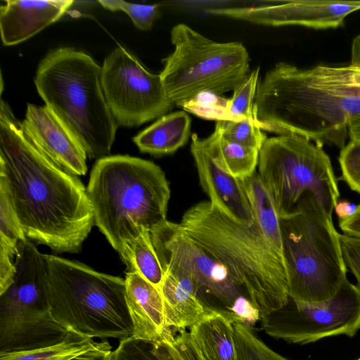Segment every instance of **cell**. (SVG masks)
<instances>
[{
  "label": "cell",
  "mask_w": 360,
  "mask_h": 360,
  "mask_svg": "<svg viewBox=\"0 0 360 360\" xmlns=\"http://www.w3.org/2000/svg\"><path fill=\"white\" fill-rule=\"evenodd\" d=\"M0 188L26 238L56 253H78L94 224L86 188L49 160L25 136L3 100L0 109Z\"/></svg>",
  "instance_id": "obj_1"
},
{
  "label": "cell",
  "mask_w": 360,
  "mask_h": 360,
  "mask_svg": "<svg viewBox=\"0 0 360 360\" xmlns=\"http://www.w3.org/2000/svg\"><path fill=\"white\" fill-rule=\"evenodd\" d=\"M253 112L262 130L341 149L349 122L360 115V88L347 65L305 69L278 62L259 80Z\"/></svg>",
  "instance_id": "obj_2"
},
{
  "label": "cell",
  "mask_w": 360,
  "mask_h": 360,
  "mask_svg": "<svg viewBox=\"0 0 360 360\" xmlns=\"http://www.w3.org/2000/svg\"><path fill=\"white\" fill-rule=\"evenodd\" d=\"M178 225L226 269L259 311L261 319L287 304L285 261L255 220L252 226L243 225L204 200L188 209Z\"/></svg>",
  "instance_id": "obj_3"
},
{
  "label": "cell",
  "mask_w": 360,
  "mask_h": 360,
  "mask_svg": "<svg viewBox=\"0 0 360 360\" xmlns=\"http://www.w3.org/2000/svg\"><path fill=\"white\" fill-rule=\"evenodd\" d=\"M94 225L120 254L124 244L167 219L171 190L162 168L127 155L96 160L86 186Z\"/></svg>",
  "instance_id": "obj_4"
},
{
  "label": "cell",
  "mask_w": 360,
  "mask_h": 360,
  "mask_svg": "<svg viewBox=\"0 0 360 360\" xmlns=\"http://www.w3.org/2000/svg\"><path fill=\"white\" fill-rule=\"evenodd\" d=\"M47 106L67 127L87 156H108L118 127L105 100L101 67L84 51L72 47L50 50L34 79Z\"/></svg>",
  "instance_id": "obj_5"
},
{
  "label": "cell",
  "mask_w": 360,
  "mask_h": 360,
  "mask_svg": "<svg viewBox=\"0 0 360 360\" xmlns=\"http://www.w3.org/2000/svg\"><path fill=\"white\" fill-rule=\"evenodd\" d=\"M46 259L49 305L56 323L89 338L122 340L134 335L125 279L58 256Z\"/></svg>",
  "instance_id": "obj_6"
},
{
  "label": "cell",
  "mask_w": 360,
  "mask_h": 360,
  "mask_svg": "<svg viewBox=\"0 0 360 360\" xmlns=\"http://www.w3.org/2000/svg\"><path fill=\"white\" fill-rule=\"evenodd\" d=\"M280 221L289 297L309 303L333 297L347 268L332 217L306 193Z\"/></svg>",
  "instance_id": "obj_7"
},
{
  "label": "cell",
  "mask_w": 360,
  "mask_h": 360,
  "mask_svg": "<svg viewBox=\"0 0 360 360\" xmlns=\"http://www.w3.org/2000/svg\"><path fill=\"white\" fill-rule=\"evenodd\" d=\"M170 37L174 49L162 60L160 75L174 105L181 107L202 93L221 96L250 73V56L240 42H217L184 23L174 25Z\"/></svg>",
  "instance_id": "obj_8"
},
{
  "label": "cell",
  "mask_w": 360,
  "mask_h": 360,
  "mask_svg": "<svg viewBox=\"0 0 360 360\" xmlns=\"http://www.w3.org/2000/svg\"><path fill=\"white\" fill-rule=\"evenodd\" d=\"M13 282L0 294V353L41 349L63 342L70 331L52 318L48 262L30 240L18 243Z\"/></svg>",
  "instance_id": "obj_9"
},
{
  "label": "cell",
  "mask_w": 360,
  "mask_h": 360,
  "mask_svg": "<svg viewBox=\"0 0 360 360\" xmlns=\"http://www.w3.org/2000/svg\"><path fill=\"white\" fill-rule=\"evenodd\" d=\"M323 146L294 134L267 138L259 150L258 176L280 219L291 214L306 193L332 217L340 192Z\"/></svg>",
  "instance_id": "obj_10"
},
{
  "label": "cell",
  "mask_w": 360,
  "mask_h": 360,
  "mask_svg": "<svg viewBox=\"0 0 360 360\" xmlns=\"http://www.w3.org/2000/svg\"><path fill=\"white\" fill-rule=\"evenodd\" d=\"M261 321L267 335L290 343L307 344L338 335L353 337L360 329V287L346 278L328 300L309 303L289 297L285 306Z\"/></svg>",
  "instance_id": "obj_11"
},
{
  "label": "cell",
  "mask_w": 360,
  "mask_h": 360,
  "mask_svg": "<svg viewBox=\"0 0 360 360\" xmlns=\"http://www.w3.org/2000/svg\"><path fill=\"white\" fill-rule=\"evenodd\" d=\"M101 84L118 126H139L166 115L174 105L165 94L160 74L149 71L120 46L104 59Z\"/></svg>",
  "instance_id": "obj_12"
},
{
  "label": "cell",
  "mask_w": 360,
  "mask_h": 360,
  "mask_svg": "<svg viewBox=\"0 0 360 360\" xmlns=\"http://www.w3.org/2000/svg\"><path fill=\"white\" fill-rule=\"evenodd\" d=\"M150 233L163 271L188 276L200 292L213 297L226 311L238 297L246 296L226 269L185 234L178 223L166 220Z\"/></svg>",
  "instance_id": "obj_13"
},
{
  "label": "cell",
  "mask_w": 360,
  "mask_h": 360,
  "mask_svg": "<svg viewBox=\"0 0 360 360\" xmlns=\"http://www.w3.org/2000/svg\"><path fill=\"white\" fill-rule=\"evenodd\" d=\"M360 10V1L292 0L272 4L223 6L205 10L212 15L268 26L300 25L316 30L342 26Z\"/></svg>",
  "instance_id": "obj_14"
},
{
  "label": "cell",
  "mask_w": 360,
  "mask_h": 360,
  "mask_svg": "<svg viewBox=\"0 0 360 360\" xmlns=\"http://www.w3.org/2000/svg\"><path fill=\"white\" fill-rule=\"evenodd\" d=\"M21 123L25 136L53 164L73 175L86 173V151L47 106L27 103Z\"/></svg>",
  "instance_id": "obj_15"
},
{
  "label": "cell",
  "mask_w": 360,
  "mask_h": 360,
  "mask_svg": "<svg viewBox=\"0 0 360 360\" xmlns=\"http://www.w3.org/2000/svg\"><path fill=\"white\" fill-rule=\"evenodd\" d=\"M191 153L200 184L212 205L232 219L248 226L255 219L240 180L222 170L205 146L204 139L191 135Z\"/></svg>",
  "instance_id": "obj_16"
},
{
  "label": "cell",
  "mask_w": 360,
  "mask_h": 360,
  "mask_svg": "<svg viewBox=\"0 0 360 360\" xmlns=\"http://www.w3.org/2000/svg\"><path fill=\"white\" fill-rule=\"evenodd\" d=\"M72 0H6L0 7L1 39L4 46L22 42L59 20Z\"/></svg>",
  "instance_id": "obj_17"
},
{
  "label": "cell",
  "mask_w": 360,
  "mask_h": 360,
  "mask_svg": "<svg viewBox=\"0 0 360 360\" xmlns=\"http://www.w3.org/2000/svg\"><path fill=\"white\" fill-rule=\"evenodd\" d=\"M126 299L132 319L133 337L160 341L167 330L164 301L160 291L136 272H126Z\"/></svg>",
  "instance_id": "obj_18"
},
{
  "label": "cell",
  "mask_w": 360,
  "mask_h": 360,
  "mask_svg": "<svg viewBox=\"0 0 360 360\" xmlns=\"http://www.w3.org/2000/svg\"><path fill=\"white\" fill-rule=\"evenodd\" d=\"M227 311L205 307L202 316L190 327V340L202 360H238L233 322Z\"/></svg>",
  "instance_id": "obj_19"
},
{
  "label": "cell",
  "mask_w": 360,
  "mask_h": 360,
  "mask_svg": "<svg viewBox=\"0 0 360 360\" xmlns=\"http://www.w3.org/2000/svg\"><path fill=\"white\" fill-rule=\"evenodd\" d=\"M160 292L168 328H190L205 311L197 285L186 274L174 271H164Z\"/></svg>",
  "instance_id": "obj_20"
},
{
  "label": "cell",
  "mask_w": 360,
  "mask_h": 360,
  "mask_svg": "<svg viewBox=\"0 0 360 360\" xmlns=\"http://www.w3.org/2000/svg\"><path fill=\"white\" fill-rule=\"evenodd\" d=\"M191 120L185 110L170 112L139 132L133 141L142 153L161 156L175 153L191 135Z\"/></svg>",
  "instance_id": "obj_21"
},
{
  "label": "cell",
  "mask_w": 360,
  "mask_h": 360,
  "mask_svg": "<svg viewBox=\"0 0 360 360\" xmlns=\"http://www.w3.org/2000/svg\"><path fill=\"white\" fill-rule=\"evenodd\" d=\"M216 164L231 176L243 180L255 173L259 150L224 139L219 129L203 139Z\"/></svg>",
  "instance_id": "obj_22"
},
{
  "label": "cell",
  "mask_w": 360,
  "mask_h": 360,
  "mask_svg": "<svg viewBox=\"0 0 360 360\" xmlns=\"http://www.w3.org/2000/svg\"><path fill=\"white\" fill-rule=\"evenodd\" d=\"M240 182L255 221L268 243L284 259L280 217L269 193L256 172Z\"/></svg>",
  "instance_id": "obj_23"
},
{
  "label": "cell",
  "mask_w": 360,
  "mask_h": 360,
  "mask_svg": "<svg viewBox=\"0 0 360 360\" xmlns=\"http://www.w3.org/2000/svg\"><path fill=\"white\" fill-rule=\"evenodd\" d=\"M27 239L19 224L11 203L0 188V293L12 283L15 272L18 243Z\"/></svg>",
  "instance_id": "obj_24"
},
{
  "label": "cell",
  "mask_w": 360,
  "mask_h": 360,
  "mask_svg": "<svg viewBox=\"0 0 360 360\" xmlns=\"http://www.w3.org/2000/svg\"><path fill=\"white\" fill-rule=\"evenodd\" d=\"M127 273L136 272L160 291L164 271L155 251L149 231L126 242L119 254Z\"/></svg>",
  "instance_id": "obj_25"
},
{
  "label": "cell",
  "mask_w": 360,
  "mask_h": 360,
  "mask_svg": "<svg viewBox=\"0 0 360 360\" xmlns=\"http://www.w3.org/2000/svg\"><path fill=\"white\" fill-rule=\"evenodd\" d=\"M97 343L92 338L70 332L61 343L41 349L0 353V360H68Z\"/></svg>",
  "instance_id": "obj_26"
},
{
  "label": "cell",
  "mask_w": 360,
  "mask_h": 360,
  "mask_svg": "<svg viewBox=\"0 0 360 360\" xmlns=\"http://www.w3.org/2000/svg\"><path fill=\"white\" fill-rule=\"evenodd\" d=\"M259 68L250 72L248 77L233 91L231 98H227L228 120H255L253 112L254 101L259 82Z\"/></svg>",
  "instance_id": "obj_27"
},
{
  "label": "cell",
  "mask_w": 360,
  "mask_h": 360,
  "mask_svg": "<svg viewBox=\"0 0 360 360\" xmlns=\"http://www.w3.org/2000/svg\"><path fill=\"white\" fill-rule=\"evenodd\" d=\"M238 360H289L267 346L251 329L233 322Z\"/></svg>",
  "instance_id": "obj_28"
},
{
  "label": "cell",
  "mask_w": 360,
  "mask_h": 360,
  "mask_svg": "<svg viewBox=\"0 0 360 360\" xmlns=\"http://www.w3.org/2000/svg\"><path fill=\"white\" fill-rule=\"evenodd\" d=\"M215 127L224 139L259 150L267 139L256 120H219Z\"/></svg>",
  "instance_id": "obj_29"
},
{
  "label": "cell",
  "mask_w": 360,
  "mask_h": 360,
  "mask_svg": "<svg viewBox=\"0 0 360 360\" xmlns=\"http://www.w3.org/2000/svg\"><path fill=\"white\" fill-rule=\"evenodd\" d=\"M169 328L162 339L155 342V349L161 360H202L194 349L188 332Z\"/></svg>",
  "instance_id": "obj_30"
},
{
  "label": "cell",
  "mask_w": 360,
  "mask_h": 360,
  "mask_svg": "<svg viewBox=\"0 0 360 360\" xmlns=\"http://www.w3.org/2000/svg\"><path fill=\"white\" fill-rule=\"evenodd\" d=\"M98 3L109 11L124 12L135 27L141 30H150L160 16L158 4H132L121 0H100Z\"/></svg>",
  "instance_id": "obj_31"
},
{
  "label": "cell",
  "mask_w": 360,
  "mask_h": 360,
  "mask_svg": "<svg viewBox=\"0 0 360 360\" xmlns=\"http://www.w3.org/2000/svg\"><path fill=\"white\" fill-rule=\"evenodd\" d=\"M226 102L227 98L221 96L202 93L181 108L203 119L228 120Z\"/></svg>",
  "instance_id": "obj_32"
},
{
  "label": "cell",
  "mask_w": 360,
  "mask_h": 360,
  "mask_svg": "<svg viewBox=\"0 0 360 360\" xmlns=\"http://www.w3.org/2000/svg\"><path fill=\"white\" fill-rule=\"evenodd\" d=\"M340 179L360 194V142H349L341 148L339 155Z\"/></svg>",
  "instance_id": "obj_33"
},
{
  "label": "cell",
  "mask_w": 360,
  "mask_h": 360,
  "mask_svg": "<svg viewBox=\"0 0 360 360\" xmlns=\"http://www.w3.org/2000/svg\"><path fill=\"white\" fill-rule=\"evenodd\" d=\"M155 343L133 336L122 340L117 349L112 351L110 360H161Z\"/></svg>",
  "instance_id": "obj_34"
},
{
  "label": "cell",
  "mask_w": 360,
  "mask_h": 360,
  "mask_svg": "<svg viewBox=\"0 0 360 360\" xmlns=\"http://www.w3.org/2000/svg\"><path fill=\"white\" fill-rule=\"evenodd\" d=\"M343 259L360 287V238L340 234Z\"/></svg>",
  "instance_id": "obj_35"
},
{
  "label": "cell",
  "mask_w": 360,
  "mask_h": 360,
  "mask_svg": "<svg viewBox=\"0 0 360 360\" xmlns=\"http://www.w3.org/2000/svg\"><path fill=\"white\" fill-rule=\"evenodd\" d=\"M227 311L231 314L236 321L251 328L261 319L259 311L245 295L238 297Z\"/></svg>",
  "instance_id": "obj_36"
},
{
  "label": "cell",
  "mask_w": 360,
  "mask_h": 360,
  "mask_svg": "<svg viewBox=\"0 0 360 360\" xmlns=\"http://www.w3.org/2000/svg\"><path fill=\"white\" fill-rule=\"evenodd\" d=\"M111 349L109 342L104 340L68 360H110Z\"/></svg>",
  "instance_id": "obj_37"
},
{
  "label": "cell",
  "mask_w": 360,
  "mask_h": 360,
  "mask_svg": "<svg viewBox=\"0 0 360 360\" xmlns=\"http://www.w3.org/2000/svg\"><path fill=\"white\" fill-rule=\"evenodd\" d=\"M339 227L343 234L360 238V204L351 216L339 219Z\"/></svg>",
  "instance_id": "obj_38"
},
{
  "label": "cell",
  "mask_w": 360,
  "mask_h": 360,
  "mask_svg": "<svg viewBox=\"0 0 360 360\" xmlns=\"http://www.w3.org/2000/svg\"><path fill=\"white\" fill-rule=\"evenodd\" d=\"M356 205L347 200L338 202L334 210L339 219H345L351 216L355 211Z\"/></svg>",
  "instance_id": "obj_39"
},
{
  "label": "cell",
  "mask_w": 360,
  "mask_h": 360,
  "mask_svg": "<svg viewBox=\"0 0 360 360\" xmlns=\"http://www.w3.org/2000/svg\"><path fill=\"white\" fill-rule=\"evenodd\" d=\"M348 136L352 141L360 142V115L349 122Z\"/></svg>",
  "instance_id": "obj_40"
},
{
  "label": "cell",
  "mask_w": 360,
  "mask_h": 360,
  "mask_svg": "<svg viewBox=\"0 0 360 360\" xmlns=\"http://www.w3.org/2000/svg\"><path fill=\"white\" fill-rule=\"evenodd\" d=\"M352 84L360 88V65H347Z\"/></svg>",
  "instance_id": "obj_41"
},
{
  "label": "cell",
  "mask_w": 360,
  "mask_h": 360,
  "mask_svg": "<svg viewBox=\"0 0 360 360\" xmlns=\"http://www.w3.org/2000/svg\"><path fill=\"white\" fill-rule=\"evenodd\" d=\"M356 360H360V358H359V359H356Z\"/></svg>",
  "instance_id": "obj_42"
}]
</instances>
